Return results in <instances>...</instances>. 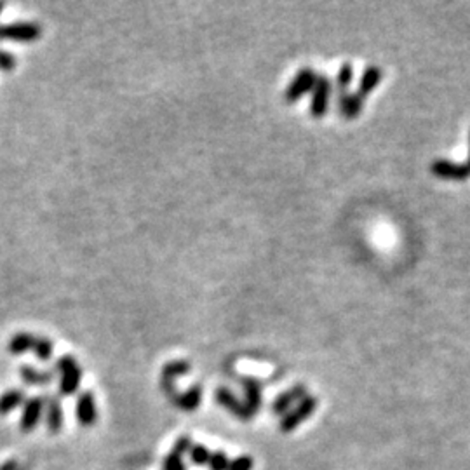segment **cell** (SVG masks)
Here are the masks:
<instances>
[{
    "mask_svg": "<svg viewBox=\"0 0 470 470\" xmlns=\"http://www.w3.org/2000/svg\"><path fill=\"white\" fill-rule=\"evenodd\" d=\"M316 410H317V399L314 396H307L305 399L300 401L291 411H288V413L281 418L279 423L281 432L289 434L295 429H298L303 422L309 420V418L312 417Z\"/></svg>",
    "mask_w": 470,
    "mask_h": 470,
    "instance_id": "cell-1",
    "label": "cell"
},
{
    "mask_svg": "<svg viewBox=\"0 0 470 470\" xmlns=\"http://www.w3.org/2000/svg\"><path fill=\"white\" fill-rule=\"evenodd\" d=\"M42 37V27L34 21H20V23L0 25V41L34 42Z\"/></svg>",
    "mask_w": 470,
    "mask_h": 470,
    "instance_id": "cell-2",
    "label": "cell"
},
{
    "mask_svg": "<svg viewBox=\"0 0 470 470\" xmlns=\"http://www.w3.org/2000/svg\"><path fill=\"white\" fill-rule=\"evenodd\" d=\"M316 81L317 74L314 72V68L310 67L302 68V70L295 75V79H293L291 84L288 86V89H286L284 93L286 101H288V103H296V101L302 100L307 93L312 91L314 86H316Z\"/></svg>",
    "mask_w": 470,
    "mask_h": 470,
    "instance_id": "cell-3",
    "label": "cell"
},
{
    "mask_svg": "<svg viewBox=\"0 0 470 470\" xmlns=\"http://www.w3.org/2000/svg\"><path fill=\"white\" fill-rule=\"evenodd\" d=\"M331 79L328 75H317L316 86H314L312 100H310V115L314 119H321L328 114L329 98H331Z\"/></svg>",
    "mask_w": 470,
    "mask_h": 470,
    "instance_id": "cell-4",
    "label": "cell"
},
{
    "mask_svg": "<svg viewBox=\"0 0 470 470\" xmlns=\"http://www.w3.org/2000/svg\"><path fill=\"white\" fill-rule=\"evenodd\" d=\"M215 397H216V401H218L220 406L225 408L227 411H230V413H232L237 420L249 422V420H253V417H255V415L249 411V408L246 406V404L242 403L237 396H235L232 390L227 389V387H220V389L216 390Z\"/></svg>",
    "mask_w": 470,
    "mask_h": 470,
    "instance_id": "cell-5",
    "label": "cell"
},
{
    "mask_svg": "<svg viewBox=\"0 0 470 470\" xmlns=\"http://www.w3.org/2000/svg\"><path fill=\"white\" fill-rule=\"evenodd\" d=\"M430 171L436 176L444 180H457V182H464L470 176V169L467 164H457V162L446 161V159H439V161L432 162Z\"/></svg>",
    "mask_w": 470,
    "mask_h": 470,
    "instance_id": "cell-6",
    "label": "cell"
},
{
    "mask_svg": "<svg viewBox=\"0 0 470 470\" xmlns=\"http://www.w3.org/2000/svg\"><path fill=\"white\" fill-rule=\"evenodd\" d=\"M305 397H307L305 385L300 383V385L291 387V389L286 390V392H282L276 397V401H274V404H272V413L279 415V417H284L288 411H291V406L298 404L300 401H303Z\"/></svg>",
    "mask_w": 470,
    "mask_h": 470,
    "instance_id": "cell-7",
    "label": "cell"
},
{
    "mask_svg": "<svg viewBox=\"0 0 470 470\" xmlns=\"http://www.w3.org/2000/svg\"><path fill=\"white\" fill-rule=\"evenodd\" d=\"M42 413H44V397H32L23 404V415H21L20 427L23 432H30L41 422Z\"/></svg>",
    "mask_w": 470,
    "mask_h": 470,
    "instance_id": "cell-8",
    "label": "cell"
},
{
    "mask_svg": "<svg viewBox=\"0 0 470 470\" xmlns=\"http://www.w3.org/2000/svg\"><path fill=\"white\" fill-rule=\"evenodd\" d=\"M241 385L242 389H244V404L249 408V411H251L253 415L258 413L260 410H262V382L256 378H253V376H242L241 378Z\"/></svg>",
    "mask_w": 470,
    "mask_h": 470,
    "instance_id": "cell-9",
    "label": "cell"
},
{
    "mask_svg": "<svg viewBox=\"0 0 470 470\" xmlns=\"http://www.w3.org/2000/svg\"><path fill=\"white\" fill-rule=\"evenodd\" d=\"M77 420L82 427H93L98 420L96 401L89 390H84L77 399Z\"/></svg>",
    "mask_w": 470,
    "mask_h": 470,
    "instance_id": "cell-10",
    "label": "cell"
},
{
    "mask_svg": "<svg viewBox=\"0 0 470 470\" xmlns=\"http://www.w3.org/2000/svg\"><path fill=\"white\" fill-rule=\"evenodd\" d=\"M44 410H46V425L51 434H58L63 427V406L58 396L44 397Z\"/></svg>",
    "mask_w": 470,
    "mask_h": 470,
    "instance_id": "cell-11",
    "label": "cell"
},
{
    "mask_svg": "<svg viewBox=\"0 0 470 470\" xmlns=\"http://www.w3.org/2000/svg\"><path fill=\"white\" fill-rule=\"evenodd\" d=\"M336 107H338L340 114H342L343 117L349 119V121H352V119L359 117L361 112H363L364 100L357 93H354V94L347 93L345 96H342V98H338V100H336Z\"/></svg>",
    "mask_w": 470,
    "mask_h": 470,
    "instance_id": "cell-12",
    "label": "cell"
},
{
    "mask_svg": "<svg viewBox=\"0 0 470 470\" xmlns=\"http://www.w3.org/2000/svg\"><path fill=\"white\" fill-rule=\"evenodd\" d=\"M383 79V70L376 65H370V67L364 68L363 77H361L359 82V89H357V94H359L363 100H366L368 94H371L376 89V86L382 82Z\"/></svg>",
    "mask_w": 470,
    "mask_h": 470,
    "instance_id": "cell-13",
    "label": "cell"
},
{
    "mask_svg": "<svg viewBox=\"0 0 470 470\" xmlns=\"http://www.w3.org/2000/svg\"><path fill=\"white\" fill-rule=\"evenodd\" d=\"M202 401V387L201 385H194L187 390V392H180L178 397L173 404H175L178 410L187 411V413H192V411L197 410L201 406Z\"/></svg>",
    "mask_w": 470,
    "mask_h": 470,
    "instance_id": "cell-14",
    "label": "cell"
},
{
    "mask_svg": "<svg viewBox=\"0 0 470 470\" xmlns=\"http://www.w3.org/2000/svg\"><path fill=\"white\" fill-rule=\"evenodd\" d=\"M81 382H82V370L77 364V366L72 368V370L61 373L60 394L65 397L74 396V394L79 390V387H81Z\"/></svg>",
    "mask_w": 470,
    "mask_h": 470,
    "instance_id": "cell-15",
    "label": "cell"
},
{
    "mask_svg": "<svg viewBox=\"0 0 470 470\" xmlns=\"http://www.w3.org/2000/svg\"><path fill=\"white\" fill-rule=\"evenodd\" d=\"M20 375L27 385L42 387V385H49V383L54 380V375L56 373H54V371H39L32 366H21Z\"/></svg>",
    "mask_w": 470,
    "mask_h": 470,
    "instance_id": "cell-16",
    "label": "cell"
},
{
    "mask_svg": "<svg viewBox=\"0 0 470 470\" xmlns=\"http://www.w3.org/2000/svg\"><path fill=\"white\" fill-rule=\"evenodd\" d=\"M34 343H35V335L23 331L18 333V335H14L13 338L9 340L7 349H9V352L13 354V356H23V354L30 352V350L34 349Z\"/></svg>",
    "mask_w": 470,
    "mask_h": 470,
    "instance_id": "cell-17",
    "label": "cell"
},
{
    "mask_svg": "<svg viewBox=\"0 0 470 470\" xmlns=\"http://www.w3.org/2000/svg\"><path fill=\"white\" fill-rule=\"evenodd\" d=\"M25 401H27V397H25V392L21 389L7 390L0 396V415L11 413L18 406L25 404Z\"/></svg>",
    "mask_w": 470,
    "mask_h": 470,
    "instance_id": "cell-18",
    "label": "cell"
},
{
    "mask_svg": "<svg viewBox=\"0 0 470 470\" xmlns=\"http://www.w3.org/2000/svg\"><path fill=\"white\" fill-rule=\"evenodd\" d=\"M192 371V364L188 361H173L168 363L162 368V376L161 380H169V382H175L180 376H185Z\"/></svg>",
    "mask_w": 470,
    "mask_h": 470,
    "instance_id": "cell-19",
    "label": "cell"
},
{
    "mask_svg": "<svg viewBox=\"0 0 470 470\" xmlns=\"http://www.w3.org/2000/svg\"><path fill=\"white\" fill-rule=\"evenodd\" d=\"M352 79L354 67L350 63H343L342 68L338 70V75H336V100L349 93V86L352 84Z\"/></svg>",
    "mask_w": 470,
    "mask_h": 470,
    "instance_id": "cell-20",
    "label": "cell"
},
{
    "mask_svg": "<svg viewBox=\"0 0 470 470\" xmlns=\"http://www.w3.org/2000/svg\"><path fill=\"white\" fill-rule=\"evenodd\" d=\"M34 354L39 357L41 361H49L53 357V342L49 338H44V336H35V343H34Z\"/></svg>",
    "mask_w": 470,
    "mask_h": 470,
    "instance_id": "cell-21",
    "label": "cell"
},
{
    "mask_svg": "<svg viewBox=\"0 0 470 470\" xmlns=\"http://www.w3.org/2000/svg\"><path fill=\"white\" fill-rule=\"evenodd\" d=\"M188 453H190V460L194 465H208L209 458H211V451L202 444H192Z\"/></svg>",
    "mask_w": 470,
    "mask_h": 470,
    "instance_id": "cell-22",
    "label": "cell"
},
{
    "mask_svg": "<svg viewBox=\"0 0 470 470\" xmlns=\"http://www.w3.org/2000/svg\"><path fill=\"white\" fill-rule=\"evenodd\" d=\"M229 457L223 451H215V453H211L208 467L209 470H229Z\"/></svg>",
    "mask_w": 470,
    "mask_h": 470,
    "instance_id": "cell-23",
    "label": "cell"
},
{
    "mask_svg": "<svg viewBox=\"0 0 470 470\" xmlns=\"http://www.w3.org/2000/svg\"><path fill=\"white\" fill-rule=\"evenodd\" d=\"M16 65H18V60L13 53L0 49V72L9 74V72H13L14 68H16Z\"/></svg>",
    "mask_w": 470,
    "mask_h": 470,
    "instance_id": "cell-24",
    "label": "cell"
},
{
    "mask_svg": "<svg viewBox=\"0 0 470 470\" xmlns=\"http://www.w3.org/2000/svg\"><path fill=\"white\" fill-rule=\"evenodd\" d=\"M162 470H187V465L183 464V457L171 451L162 464Z\"/></svg>",
    "mask_w": 470,
    "mask_h": 470,
    "instance_id": "cell-25",
    "label": "cell"
},
{
    "mask_svg": "<svg viewBox=\"0 0 470 470\" xmlns=\"http://www.w3.org/2000/svg\"><path fill=\"white\" fill-rule=\"evenodd\" d=\"M255 467V462L251 457L244 455V457H237L234 460H230L229 470H253Z\"/></svg>",
    "mask_w": 470,
    "mask_h": 470,
    "instance_id": "cell-26",
    "label": "cell"
},
{
    "mask_svg": "<svg viewBox=\"0 0 470 470\" xmlns=\"http://www.w3.org/2000/svg\"><path fill=\"white\" fill-rule=\"evenodd\" d=\"M77 359L74 356H63L56 361V366H54V373H65V371L72 370V368L77 366Z\"/></svg>",
    "mask_w": 470,
    "mask_h": 470,
    "instance_id": "cell-27",
    "label": "cell"
},
{
    "mask_svg": "<svg viewBox=\"0 0 470 470\" xmlns=\"http://www.w3.org/2000/svg\"><path fill=\"white\" fill-rule=\"evenodd\" d=\"M190 448H192L190 437L183 436V437H180V439L175 443V446H173V453L180 455V457H185V453L190 451Z\"/></svg>",
    "mask_w": 470,
    "mask_h": 470,
    "instance_id": "cell-28",
    "label": "cell"
},
{
    "mask_svg": "<svg viewBox=\"0 0 470 470\" xmlns=\"http://www.w3.org/2000/svg\"><path fill=\"white\" fill-rule=\"evenodd\" d=\"M0 470H20V464H18V462H14V460L6 462V464L0 467Z\"/></svg>",
    "mask_w": 470,
    "mask_h": 470,
    "instance_id": "cell-29",
    "label": "cell"
},
{
    "mask_svg": "<svg viewBox=\"0 0 470 470\" xmlns=\"http://www.w3.org/2000/svg\"><path fill=\"white\" fill-rule=\"evenodd\" d=\"M4 9H6V4L0 2V14H2V11H4Z\"/></svg>",
    "mask_w": 470,
    "mask_h": 470,
    "instance_id": "cell-30",
    "label": "cell"
},
{
    "mask_svg": "<svg viewBox=\"0 0 470 470\" xmlns=\"http://www.w3.org/2000/svg\"><path fill=\"white\" fill-rule=\"evenodd\" d=\"M467 166H469V169H470V155H469V161H467Z\"/></svg>",
    "mask_w": 470,
    "mask_h": 470,
    "instance_id": "cell-31",
    "label": "cell"
}]
</instances>
